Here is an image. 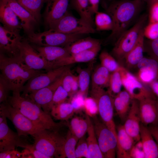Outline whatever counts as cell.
Instances as JSON below:
<instances>
[{
    "label": "cell",
    "instance_id": "5bb4252c",
    "mask_svg": "<svg viewBox=\"0 0 158 158\" xmlns=\"http://www.w3.org/2000/svg\"><path fill=\"white\" fill-rule=\"evenodd\" d=\"M21 38L20 31L10 30L0 25V53L10 57L19 56L18 46Z\"/></svg>",
    "mask_w": 158,
    "mask_h": 158
},
{
    "label": "cell",
    "instance_id": "9a60e30c",
    "mask_svg": "<svg viewBox=\"0 0 158 158\" xmlns=\"http://www.w3.org/2000/svg\"><path fill=\"white\" fill-rule=\"evenodd\" d=\"M63 75L49 85L32 92L24 97L30 99L39 105L44 111L50 114V103L55 90L61 83Z\"/></svg>",
    "mask_w": 158,
    "mask_h": 158
},
{
    "label": "cell",
    "instance_id": "7a4b0ae2",
    "mask_svg": "<svg viewBox=\"0 0 158 158\" xmlns=\"http://www.w3.org/2000/svg\"><path fill=\"white\" fill-rule=\"evenodd\" d=\"M0 69L2 77L13 91L20 90L24 84L32 77L43 72L30 68L20 56L10 57L0 54Z\"/></svg>",
    "mask_w": 158,
    "mask_h": 158
},
{
    "label": "cell",
    "instance_id": "ab89813d",
    "mask_svg": "<svg viewBox=\"0 0 158 158\" xmlns=\"http://www.w3.org/2000/svg\"><path fill=\"white\" fill-rule=\"evenodd\" d=\"M99 58L101 64L111 73L117 70L120 66L114 58L106 51H102Z\"/></svg>",
    "mask_w": 158,
    "mask_h": 158
},
{
    "label": "cell",
    "instance_id": "bcb514c9",
    "mask_svg": "<svg viewBox=\"0 0 158 158\" xmlns=\"http://www.w3.org/2000/svg\"><path fill=\"white\" fill-rule=\"evenodd\" d=\"M146 50L151 58L158 61V37L150 40L146 44Z\"/></svg>",
    "mask_w": 158,
    "mask_h": 158
},
{
    "label": "cell",
    "instance_id": "60d3db41",
    "mask_svg": "<svg viewBox=\"0 0 158 158\" xmlns=\"http://www.w3.org/2000/svg\"><path fill=\"white\" fill-rule=\"evenodd\" d=\"M69 97L68 92L65 90L61 84L55 90L50 103V111L53 106L64 102Z\"/></svg>",
    "mask_w": 158,
    "mask_h": 158
},
{
    "label": "cell",
    "instance_id": "4fadbf2b",
    "mask_svg": "<svg viewBox=\"0 0 158 158\" xmlns=\"http://www.w3.org/2000/svg\"><path fill=\"white\" fill-rule=\"evenodd\" d=\"M123 86L133 99L138 101L145 97L155 98L151 89L147 88L138 78L125 68L120 67Z\"/></svg>",
    "mask_w": 158,
    "mask_h": 158
},
{
    "label": "cell",
    "instance_id": "44dd1931",
    "mask_svg": "<svg viewBox=\"0 0 158 158\" xmlns=\"http://www.w3.org/2000/svg\"><path fill=\"white\" fill-rule=\"evenodd\" d=\"M70 0H46L44 18L48 26L63 16L67 10Z\"/></svg>",
    "mask_w": 158,
    "mask_h": 158
},
{
    "label": "cell",
    "instance_id": "6125c7cd",
    "mask_svg": "<svg viewBox=\"0 0 158 158\" xmlns=\"http://www.w3.org/2000/svg\"></svg>",
    "mask_w": 158,
    "mask_h": 158
},
{
    "label": "cell",
    "instance_id": "7dc6e473",
    "mask_svg": "<svg viewBox=\"0 0 158 158\" xmlns=\"http://www.w3.org/2000/svg\"><path fill=\"white\" fill-rule=\"evenodd\" d=\"M74 75L70 68L64 73L62 79L61 85L68 93L69 97L71 95V85Z\"/></svg>",
    "mask_w": 158,
    "mask_h": 158
},
{
    "label": "cell",
    "instance_id": "8992f818",
    "mask_svg": "<svg viewBox=\"0 0 158 158\" xmlns=\"http://www.w3.org/2000/svg\"><path fill=\"white\" fill-rule=\"evenodd\" d=\"M90 95L96 102L102 122L117 136L113 119L114 107L112 95L108 91L100 88H91Z\"/></svg>",
    "mask_w": 158,
    "mask_h": 158
},
{
    "label": "cell",
    "instance_id": "d4e9b609",
    "mask_svg": "<svg viewBox=\"0 0 158 158\" xmlns=\"http://www.w3.org/2000/svg\"><path fill=\"white\" fill-rule=\"evenodd\" d=\"M140 136L145 158H158V146L149 128L140 125Z\"/></svg>",
    "mask_w": 158,
    "mask_h": 158
},
{
    "label": "cell",
    "instance_id": "4316f807",
    "mask_svg": "<svg viewBox=\"0 0 158 158\" xmlns=\"http://www.w3.org/2000/svg\"><path fill=\"white\" fill-rule=\"evenodd\" d=\"M143 29L141 30L135 44L125 58L126 63L128 68L137 66L143 57L145 44Z\"/></svg>",
    "mask_w": 158,
    "mask_h": 158
},
{
    "label": "cell",
    "instance_id": "f1b7e54d",
    "mask_svg": "<svg viewBox=\"0 0 158 158\" xmlns=\"http://www.w3.org/2000/svg\"><path fill=\"white\" fill-rule=\"evenodd\" d=\"M101 44L98 39L88 37L81 38L65 46L70 55L92 49Z\"/></svg>",
    "mask_w": 158,
    "mask_h": 158
},
{
    "label": "cell",
    "instance_id": "816d5d0a",
    "mask_svg": "<svg viewBox=\"0 0 158 158\" xmlns=\"http://www.w3.org/2000/svg\"><path fill=\"white\" fill-rule=\"evenodd\" d=\"M22 153L15 149L7 150L0 152V158H21Z\"/></svg>",
    "mask_w": 158,
    "mask_h": 158
},
{
    "label": "cell",
    "instance_id": "ee69618b",
    "mask_svg": "<svg viewBox=\"0 0 158 158\" xmlns=\"http://www.w3.org/2000/svg\"><path fill=\"white\" fill-rule=\"evenodd\" d=\"M85 97L79 91L69 99V102L72 104L75 112H79L83 110Z\"/></svg>",
    "mask_w": 158,
    "mask_h": 158
},
{
    "label": "cell",
    "instance_id": "f907efd6",
    "mask_svg": "<svg viewBox=\"0 0 158 158\" xmlns=\"http://www.w3.org/2000/svg\"><path fill=\"white\" fill-rule=\"evenodd\" d=\"M149 7V23L158 22V2L154 3Z\"/></svg>",
    "mask_w": 158,
    "mask_h": 158
},
{
    "label": "cell",
    "instance_id": "277c9868",
    "mask_svg": "<svg viewBox=\"0 0 158 158\" xmlns=\"http://www.w3.org/2000/svg\"><path fill=\"white\" fill-rule=\"evenodd\" d=\"M58 130L44 129L33 134V147L49 158H59L65 137L61 135Z\"/></svg>",
    "mask_w": 158,
    "mask_h": 158
},
{
    "label": "cell",
    "instance_id": "1f68e13d",
    "mask_svg": "<svg viewBox=\"0 0 158 158\" xmlns=\"http://www.w3.org/2000/svg\"><path fill=\"white\" fill-rule=\"evenodd\" d=\"M75 113L71 104L69 102H65L53 106L50 114L57 120L67 121Z\"/></svg>",
    "mask_w": 158,
    "mask_h": 158
},
{
    "label": "cell",
    "instance_id": "f546056e",
    "mask_svg": "<svg viewBox=\"0 0 158 158\" xmlns=\"http://www.w3.org/2000/svg\"><path fill=\"white\" fill-rule=\"evenodd\" d=\"M110 74L109 71L101 64L97 66L92 74L91 88L108 87Z\"/></svg>",
    "mask_w": 158,
    "mask_h": 158
},
{
    "label": "cell",
    "instance_id": "30bf717a",
    "mask_svg": "<svg viewBox=\"0 0 158 158\" xmlns=\"http://www.w3.org/2000/svg\"><path fill=\"white\" fill-rule=\"evenodd\" d=\"M95 134L99 148L104 158H115L117 145V137L97 116L92 118Z\"/></svg>",
    "mask_w": 158,
    "mask_h": 158
},
{
    "label": "cell",
    "instance_id": "3957f363",
    "mask_svg": "<svg viewBox=\"0 0 158 158\" xmlns=\"http://www.w3.org/2000/svg\"><path fill=\"white\" fill-rule=\"evenodd\" d=\"M9 96L8 102L12 107L34 123L46 129L59 130L67 123L55 122L50 114L45 112L35 102L26 97L22 96L20 91H13Z\"/></svg>",
    "mask_w": 158,
    "mask_h": 158
},
{
    "label": "cell",
    "instance_id": "6f0895ef",
    "mask_svg": "<svg viewBox=\"0 0 158 158\" xmlns=\"http://www.w3.org/2000/svg\"><path fill=\"white\" fill-rule=\"evenodd\" d=\"M149 128L158 146V126L153 125Z\"/></svg>",
    "mask_w": 158,
    "mask_h": 158
},
{
    "label": "cell",
    "instance_id": "ba28073f",
    "mask_svg": "<svg viewBox=\"0 0 158 158\" xmlns=\"http://www.w3.org/2000/svg\"><path fill=\"white\" fill-rule=\"evenodd\" d=\"M83 35L64 33L50 29L42 32H33L28 35V40L38 46H65L82 38Z\"/></svg>",
    "mask_w": 158,
    "mask_h": 158
},
{
    "label": "cell",
    "instance_id": "9f6ffc18",
    "mask_svg": "<svg viewBox=\"0 0 158 158\" xmlns=\"http://www.w3.org/2000/svg\"><path fill=\"white\" fill-rule=\"evenodd\" d=\"M149 85L151 90L158 98V79L152 82Z\"/></svg>",
    "mask_w": 158,
    "mask_h": 158
},
{
    "label": "cell",
    "instance_id": "2e32d148",
    "mask_svg": "<svg viewBox=\"0 0 158 158\" xmlns=\"http://www.w3.org/2000/svg\"><path fill=\"white\" fill-rule=\"evenodd\" d=\"M20 136L9 128L6 121L0 123V152L15 149L16 147L25 148L28 144Z\"/></svg>",
    "mask_w": 158,
    "mask_h": 158
},
{
    "label": "cell",
    "instance_id": "b9f144b4",
    "mask_svg": "<svg viewBox=\"0 0 158 158\" xmlns=\"http://www.w3.org/2000/svg\"><path fill=\"white\" fill-rule=\"evenodd\" d=\"M83 110L86 115L92 118L98 114L97 104L95 99L91 97H87L85 98Z\"/></svg>",
    "mask_w": 158,
    "mask_h": 158
},
{
    "label": "cell",
    "instance_id": "83f0119b",
    "mask_svg": "<svg viewBox=\"0 0 158 158\" xmlns=\"http://www.w3.org/2000/svg\"><path fill=\"white\" fill-rule=\"evenodd\" d=\"M88 122L87 133L88 136L86 139L90 158H104V157L99 148L95 134L93 123L90 117L86 115Z\"/></svg>",
    "mask_w": 158,
    "mask_h": 158
},
{
    "label": "cell",
    "instance_id": "c3c4849f",
    "mask_svg": "<svg viewBox=\"0 0 158 158\" xmlns=\"http://www.w3.org/2000/svg\"><path fill=\"white\" fill-rule=\"evenodd\" d=\"M11 90L9 86L4 79L0 76V102H6L8 97L9 92Z\"/></svg>",
    "mask_w": 158,
    "mask_h": 158
},
{
    "label": "cell",
    "instance_id": "e575fe53",
    "mask_svg": "<svg viewBox=\"0 0 158 158\" xmlns=\"http://www.w3.org/2000/svg\"><path fill=\"white\" fill-rule=\"evenodd\" d=\"M92 63H90L87 68L83 69L78 68V73L79 91L85 98L87 97L90 84V75L93 66Z\"/></svg>",
    "mask_w": 158,
    "mask_h": 158
},
{
    "label": "cell",
    "instance_id": "484cf974",
    "mask_svg": "<svg viewBox=\"0 0 158 158\" xmlns=\"http://www.w3.org/2000/svg\"><path fill=\"white\" fill-rule=\"evenodd\" d=\"M33 47L45 60L50 62L57 61L70 55L65 47L37 45Z\"/></svg>",
    "mask_w": 158,
    "mask_h": 158
},
{
    "label": "cell",
    "instance_id": "603a6c76",
    "mask_svg": "<svg viewBox=\"0 0 158 158\" xmlns=\"http://www.w3.org/2000/svg\"><path fill=\"white\" fill-rule=\"evenodd\" d=\"M0 20L3 26L9 30L20 31L22 28L6 0H0Z\"/></svg>",
    "mask_w": 158,
    "mask_h": 158
},
{
    "label": "cell",
    "instance_id": "d590c367",
    "mask_svg": "<svg viewBox=\"0 0 158 158\" xmlns=\"http://www.w3.org/2000/svg\"><path fill=\"white\" fill-rule=\"evenodd\" d=\"M18 3L38 21L41 18V10L46 0H16Z\"/></svg>",
    "mask_w": 158,
    "mask_h": 158
},
{
    "label": "cell",
    "instance_id": "94428289",
    "mask_svg": "<svg viewBox=\"0 0 158 158\" xmlns=\"http://www.w3.org/2000/svg\"></svg>",
    "mask_w": 158,
    "mask_h": 158
},
{
    "label": "cell",
    "instance_id": "7bdbcfd3",
    "mask_svg": "<svg viewBox=\"0 0 158 158\" xmlns=\"http://www.w3.org/2000/svg\"><path fill=\"white\" fill-rule=\"evenodd\" d=\"M76 158H90L88 146L84 136L79 139L75 150Z\"/></svg>",
    "mask_w": 158,
    "mask_h": 158
},
{
    "label": "cell",
    "instance_id": "680465c9",
    "mask_svg": "<svg viewBox=\"0 0 158 158\" xmlns=\"http://www.w3.org/2000/svg\"><path fill=\"white\" fill-rule=\"evenodd\" d=\"M158 2V0H147V4L150 7L154 3Z\"/></svg>",
    "mask_w": 158,
    "mask_h": 158
},
{
    "label": "cell",
    "instance_id": "4dcf8cb0",
    "mask_svg": "<svg viewBox=\"0 0 158 158\" xmlns=\"http://www.w3.org/2000/svg\"><path fill=\"white\" fill-rule=\"evenodd\" d=\"M72 7L79 15L80 18L94 28L92 15L90 10L88 0H70Z\"/></svg>",
    "mask_w": 158,
    "mask_h": 158
},
{
    "label": "cell",
    "instance_id": "74e56055",
    "mask_svg": "<svg viewBox=\"0 0 158 158\" xmlns=\"http://www.w3.org/2000/svg\"><path fill=\"white\" fill-rule=\"evenodd\" d=\"M131 102L129 99L120 97L117 95L114 98V108L117 114L121 120H125Z\"/></svg>",
    "mask_w": 158,
    "mask_h": 158
},
{
    "label": "cell",
    "instance_id": "8fae6325",
    "mask_svg": "<svg viewBox=\"0 0 158 158\" xmlns=\"http://www.w3.org/2000/svg\"><path fill=\"white\" fill-rule=\"evenodd\" d=\"M71 65L61 67L38 74L29 79L21 90V95L24 97L31 92L47 87L60 78L68 70Z\"/></svg>",
    "mask_w": 158,
    "mask_h": 158
},
{
    "label": "cell",
    "instance_id": "6da1fadb",
    "mask_svg": "<svg viewBox=\"0 0 158 158\" xmlns=\"http://www.w3.org/2000/svg\"><path fill=\"white\" fill-rule=\"evenodd\" d=\"M142 4V1L130 0L115 1L110 5L106 11L111 18L113 28L107 41L116 42L128 29L141 11Z\"/></svg>",
    "mask_w": 158,
    "mask_h": 158
},
{
    "label": "cell",
    "instance_id": "11a10c76",
    "mask_svg": "<svg viewBox=\"0 0 158 158\" xmlns=\"http://www.w3.org/2000/svg\"><path fill=\"white\" fill-rule=\"evenodd\" d=\"M90 10L93 16L98 11L99 4L100 0H88Z\"/></svg>",
    "mask_w": 158,
    "mask_h": 158
},
{
    "label": "cell",
    "instance_id": "681fc988",
    "mask_svg": "<svg viewBox=\"0 0 158 158\" xmlns=\"http://www.w3.org/2000/svg\"><path fill=\"white\" fill-rule=\"evenodd\" d=\"M131 158H145L140 140L137 142L132 149L130 154Z\"/></svg>",
    "mask_w": 158,
    "mask_h": 158
},
{
    "label": "cell",
    "instance_id": "836d02e7",
    "mask_svg": "<svg viewBox=\"0 0 158 158\" xmlns=\"http://www.w3.org/2000/svg\"><path fill=\"white\" fill-rule=\"evenodd\" d=\"M78 140L69 130L65 136V140L59 158H76L75 150Z\"/></svg>",
    "mask_w": 158,
    "mask_h": 158
},
{
    "label": "cell",
    "instance_id": "f5cc1de1",
    "mask_svg": "<svg viewBox=\"0 0 158 158\" xmlns=\"http://www.w3.org/2000/svg\"><path fill=\"white\" fill-rule=\"evenodd\" d=\"M25 148L28 150L33 158H49L48 156L35 149L32 145L28 144Z\"/></svg>",
    "mask_w": 158,
    "mask_h": 158
},
{
    "label": "cell",
    "instance_id": "d6986e66",
    "mask_svg": "<svg viewBox=\"0 0 158 158\" xmlns=\"http://www.w3.org/2000/svg\"><path fill=\"white\" fill-rule=\"evenodd\" d=\"M137 78L145 85L158 79V61L152 58L143 57L137 65Z\"/></svg>",
    "mask_w": 158,
    "mask_h": 158
},
{
    "label": "cell",
    "instance_id": "f6af8a7d",
    "mask_svg": "<svg viewBox=\"0 0 158 158\" xmlns=\"http://www.w3.org/2000/svg\"><path fill=\"white\" fill-rule=\"evenodd\" d=\"M145 36L150 40L158 37V22L149 23L143 29Z\"/></svg>",
    "mask_w": 158,
    "mask_h": 158
},
{
    "label": "cell",
    "instance_id": "91938a15",
    "mask_svg": "<svg viewBox=\"0 0 158 158\" xmlns=\"http://www.w3.org/2000/svg\"><path fill=\"white\" fill-rule=\"evenodd\" d=\"M139 0L142 1L143 0Z\"/></svg>",
    "mask_w": 158,
    "mask_h": 158
},
{
    "label": "cell",
    "instance_id": "8d00e7d4",
    "mask_svg": "<svg viewBox=\"0 0 158 158\" xmlns=\"http://www.w3.org/2000/svg\"><path fill=\"white\" fill-rule=\"evenodd\" d=\"M95 24L97 31L111 30L113 28V22L107 13L98 11L95 14Z\"/></svg>",
    "mask_w": 158,
    "mask_h": 158
},
{
    "label": "cell",
    "instance_id": "ffe728a7",
    "mask_svg": "<svg viewBox=\"0 0 158 158\" xmlns=\"http://www.w3.org/2000/svg\"><path fill=\"white\" fill-rule=\"evenodd\" d=\"M101 47V44H100L89 50L70 55L57 61L52 62V69L71 65L76 63L86 62L93 61L100 51Z\"/></svg>",
    "mask_w": 158,
    "mask_h": 158
},
{
    "label": "cell",
    "instance_id": "7402d4cb",
    "mask_svg": "<svg viewBox=\"0 0 158 158\" xmlns=\"http://www.w3.org/2000/svg\"><path fill=\"white\" fill-rule=\"evenodd\" d=\"M116 153L118 158H130L131 151L136 143L125 130L123 125H120L117 130Z\"/></svg>",
    "mask_w": 158,
    "mask_h": 158
},
{
    "label": "cell",
    "instance_id": "cb8c5ba5",
    "mask_svg": "<svg viewBox=\"0 0 158 158\" xmlns=\"http://www.w3.org/2000/svg\"><path fill=\"white\" fill-rule=\"evenodd\" d=\"M10 6L21 22L24 31L28 35L33 32L37 21L33 17L21 6L16 0H6Z\"/></svg>",
    "mask_w": 158,
    "mask_h": 158
},
{
    "label": "cell",
    "instance_id": "5b68a950",
    "mask_svg": "<svg viewBox=\"0 0 158 158\" xmlns=\"http://www.w3.org/2000/svg\"><path fill=\"white\" fill-rule=\"evenodd\" d=\"M147 19V15L142 16L133 27L124 32L116 41L112 53L117 59L124 60L136 43Z\"/></svg>",
    "mask_w": 158,
    "mask_h": 158
},
{
    "label": "cell",
    "instance_id": "7c38bea8",
    "mask_svg": "<svg viewBox=\"0 0 158 158\" xmlns=\"http://www.w3.org/2000/svg\"><path fill=\"white\" fill-rule=\"evenodd\" d=\"M18 47L21 59L30 68L36 70L52 69V62L45 60L27 41L21 40Z\"/></svg>",
    "mask_w": 158,
    "mask_h": 158
},
{
    "label": "cell",
    "instance_id": "f35d334b",
    "mask_svg": "<svg viewBox=\"0 0 158 158\" xmlns=\"http://www.w3.org/2000/svg\"><path fill=\"white\" fill-rule=\"evenodd\" d=\"M121 66L116 70L111 73L109 86L108 92L117 95L121 91L123 86L120 70Z\"/></svg>",
    "mask_w": 158,
    "mask_h": 158
},
{
    "label": "cell",
    "instance_id": "e0dca14e",
    "mask_svg": "<svg viewBox=\"0 0 158 158\" xmlns=\"http://www.w3.org/2000/svg\"><path fill=\"white\" fill-rule=\"evenodd\" d=\"M138 101L141 122L145 125H156L158 123V101L156 98L147 97Z\"/></svg>",
    "mask_w": 158,
    "mask_h": 158
},
{
    "label": "cell",
    "instance_id": "9c48e42d",
    "mask_svg": "<svg viewBox=\"0 0 158 158\" xmlns=\"http://www.w3.org/2000/svg\"><path fill=\"white\" fill-rule=\"evenodd\" d=\"M50 29L69 34H86L95 33V29L81 18H78L68 11L61 18L50 24Z\"/></svg>",
    "mask_w": 158,
    "mask_h": 158
},
{
    "label": "cell",
    "instance_id": "ac0fdd59",
    "mask_svg": "<svg viewBox=\"0 0 158 158\" xmlns=\"http://www.w3.org/2000/svg\"><path fill=\"white\" fill-rule=\"evenodd\" d=\"M125 121L123 125L126 131L136 142L140 141L141 120L138 100L134 99L132 100Z\"/></svg>",
    "mask_w": 158,
    "mask_h": 158
},
{
    "label": "cell",
    "instance_id": "52a82bcc",
    "mask_svg": "<svg viewBox=\"0 0 158 158\" xmlns=\"http://www.w3.org/2000/svg\"><path fill=\"white\" fill-rule=\"evenodd\" d=\"M0 112L11 121L20 136L32 135L41 130L46 129L26 117L11 106L8 101L0 104Z\"/></svg>",
    "mask_w": 158,
    "mask_h": 158
},
{
    "label": "cell",
    "instance_id": "db71d44e",
    "mask_svg": "<svg viewBox=\"0 0 158 158\" xmlns=\"http://www.w3.org/2000/svg\"><path fill=\"white\" fill-rule=\"evenodd\" d=\"M79 90V84L78 76L74 75L71 85V93L69 99L77 92Z\"/></svg>",
    "mask_w": 158,
    "mask_h": 158
},
{
    "label": "cell",
    "instance_id": "d6a6232c",
    "mask_svg": "<svg viewBox=\"0 0 158 158\" xmlns=\"http://www.w3.org/2000/svg\"><path fill=\"white\" fill-rule=\"evenodd\" d=\"M69 130L79 139L85 136L88 128V122L85 118L75 116L73 117L68 124Z\"/></svg>",
    "mask_w": 158,
    "mask_h": 158
}]
</instances>
